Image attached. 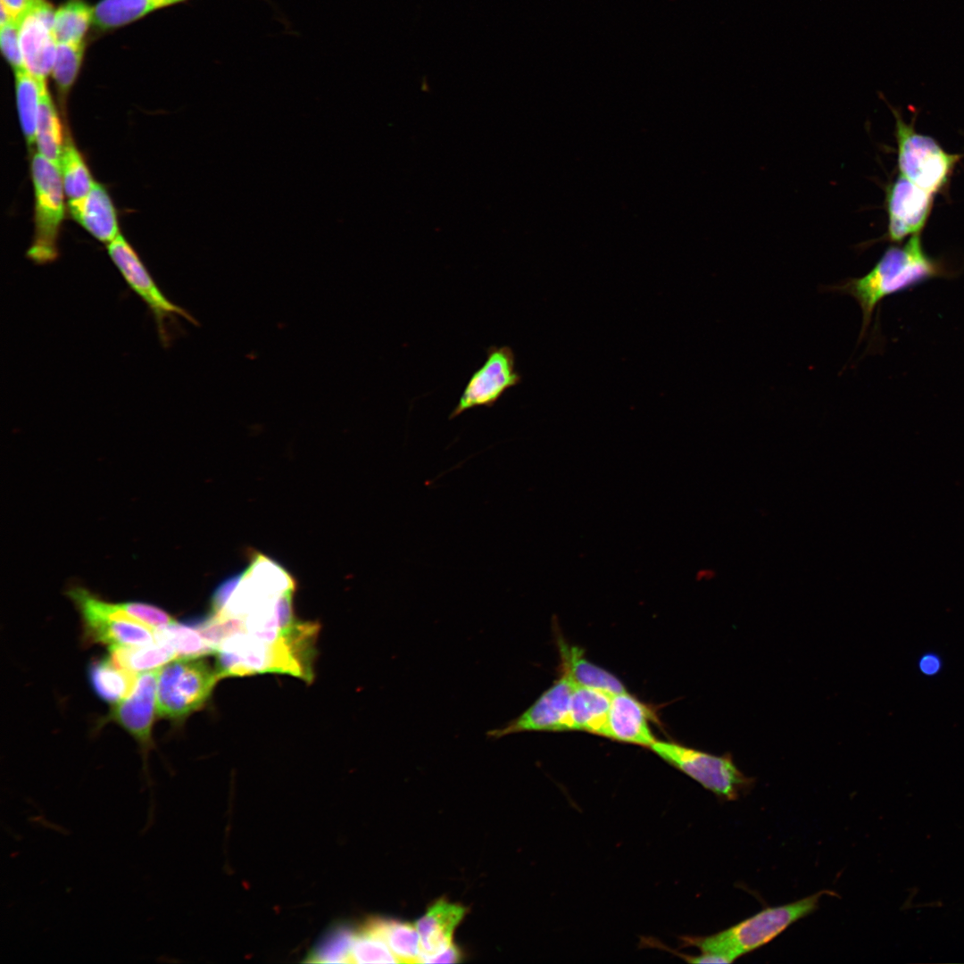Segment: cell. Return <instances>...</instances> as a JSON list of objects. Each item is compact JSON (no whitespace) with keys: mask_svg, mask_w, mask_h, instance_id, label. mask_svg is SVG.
I'll list each match as a JSON object with an SVG mask.
<instances>
[{"mask_svg":"<svg viewBox=\"0 0 964 964\" xmlns=\"http://www.w3.org/2000/svg\"><path fill=\"white\" fill-rule=\"evenodd\" d=\"M88 635L96 642L112 645L138 646L155 642L154 632L140 623L128 620H85Z\"/></svg>","mask_w":964,"mask_h":964,"instance_id":"cell-22","label":"cell"},{"mask_svg":"<svg viewBox=\"0 0 964 964\" xmlns=\"http://www.w3.org/2000/svg\"><path fill=\"white\" fill-rule=\"evenodd\" d=\"M823 890L796 902L769 907L736 925L705 937L685 938L686 944L701 950L697 956L684 955L691 963H732L737 958L767 944L789 926L818 909Z\"/></svg>","mask_w":964,"mask_h":964,"instance_id":"cell-3","label":"cell"},{"mask_svg":"<svg viewBox=\"0 0 964 964\" xmlns=\"http://www.w3.org/2000/svg\"><path fill=\"white\" fill-rule=\"evenodd\" d=\"M386 942L397 962H421L420 936L416 927L410 923L386 919L367 922Z\"/></svg>","mask_w":964,"mask_h":964,"instance_id":"cell-21","label":"cell"},{"mask_svg":"<svg viewBox=\"0 0 964 964\" xmlns=\"http://www.w3.org/2000/svg\"><path fill=\"white\" fill-rule=\"evenodd\" d=\"M650 714L644 703L626 691L614 694L603 736L650 747L656 741L649 726Z\"/></svg>","mask_w":964,"mask_h":964,"instance_id":"cell-14","label":"cell"},{"mask_svg":"<svg viewBox=\"0 0 964 964\" xmlns=\"http://www.w3.org/2000/svg\"><path fill=\"white\" fill-rule=\"evenodd\" d=\"M160 669L137 676L130 694L115 707L112 718L139 743L148 744L157 713V680Z\"/></svg>","mask_w":964,"mask_h":964,"instance_id":"cell-13","label":"cell"},{"mask_svg":"<svg viewBox=\"0 0 964 964\" xmlns=\"http://www.w3.org/2000/svg\"><path fill=\"white\" fill-rule=\"evenodd\" d=\"M461 954L455 945H451L442 953L434 957L429 963H454L461 960Z\"/></svg>","mask_w":964,"mask_h":964,"instance_id":"cell-32","label":"cell"},{"mask_svg":"<svg viewBox=\"0 0 964 964\" xmlns=\"http://www.w3.org/2000/svg\"><path fill=\"white\" fill-rule=\"evenodd\" d=\"M54 11L47 0H29L17 18L24 68L39 80H46L55 60Z\"/></svg>","mask_w":964,"mask_h":964,"instance_id":"cell-10","label":"cell"},{"mask_svg":"<svg viewBox=\"0 0 964 964\" xmlns=\"http://www.w3.org/2000/svg\"><path fill=\"white\" fill-rule=\"evenodd\" d=\"M347 962L395 963L397 961L383 938L366 923L361 930L352 932Z\"/></svg>","mask_w":964,"mask_h":964,"instance_id":"cell-29","label":"cell"},{"mask_svg":"<svg viewBox=\"0 0 964 964\" xmlns=\"http://www.w3.org/2000/svg\"><path fill=\"white\" fill-rule=\"evenodd\" d=\"M59 168L68 202L85 197L96 183L85 158L79 151L69 132L65 133Z\"/></svg>","mask_w":964,"mask_h":964,"instance_id":"cell-23","label":"cell"},{"mask_svg":"<svg viewBox=\"0 0 964 964\" xmlns=\"http://www.w3.org/2000/svg\"><path fill=\"white\" fill-rule=\"evenodd\" d=\"M900 175L933 195L948 185L960 155L950 154L931 137L918 133L893 110Z\"/></svg>","mask_w":964,"mask_h":964,"instance_id":"cell-6","label":"cell"},{"mask_svg":"<svg viewBox=\"0 0 964 964\" xmlns=\"http://www.w3.org/2000/svg\"><path fill=\"white\" fill-rule=\"evenodd\" d=\"M155 642L170 645L177 659L201 658L215 654V649L205 640L195 625L176 621L154 631Z\"/></svg>","mask_w":964,"mask_h":964,"instance_id":"cell-28","label":"cell"},{"mask_svg":"<svg viewBox=\"0 0 964 964\" xmlns=\"http://www.w3.org/2000/svg\"><path fill=\"white\" fill-rule=\"evenodd\" d=\"M68 208L72 218L100 242L109 244L120 234L112 197L96 181L85 197L68 202Z\"/></svg>","mask_w":964,"mask_h":964,"instance_id":"cell-16","label":"cell"},{"mask_svg":"<svg viewBox=\"0 0 964 964\" xmlns=\"http://www.w3.org/2000/svg\"><path fill=\"white\" fill-rule=\"evenodd\" d=\"M85 44L58 43L51 75L62 98L74 85L83 62Z\"/></svg>","mask_w":964,"mask_h":964,"instance_id":"cell-30","label":"cell"},{"mask_svg":"<svg viewBox=\"0 0 964 964\" xmlns=\"http://www.w3.org/2000/svg\"><path fill=\"white\" fill-rule=\"evenodd\" d=\"M486 354L485 362L467 381L450 420L469 410L493 407L507 390L521 382L511 347L490 345Z\"/></svg>","mask_w":964,"mask_h":964,"instance_id":"cell-9","label":"cell"},{"mask_svg":"<svg viewBox=\"0 0 964 964\" xmlns=\"http://www.w3.org/2000/svg\"><path fill=\"white\" fill-rule=\"evenodd\" d=\"M159 8L156 0H100L93 7L94 25L101 30L118 29Z\"/></svg>","mask_w":964,"mask_h":964,"instance_id":"cell-26","label":"cell"},{"mask_svg":"<svg viewBox=\"0 0 964 964\" xmlns=\"http://www.w3.org/2000/svg\"><path fill=\"white\" fill-rule=\"evenodd\" d=\"M64 140L61 119L45 80L41 84L35 140L37 153L59 166Z\"/></svg>","mask_w":964,"mask_h":964,"instance_id":"cell-19","label":"cell"},{"mask_svg":"<svg viewBox=\"0 0 964 964\" xmlns=\"http://www.w3.org/2000/svg\"><path fill=\"white\" fill-rule=\"evenodd\" d=\"M575 686L572 680L562 674L525 711L503 726L488 731L487 736L499 739L522 732L569 730V702Z\"/></svg>","mask_w":964,"mask_h":964,"instance_id":"cell-11","label":"cell"},{"mask_svg":"<svg viewBox=\"0 0 964 964\" xmlns=\"http://www.w3.org/2000/svg\"><path fill=\"white\" fill-rule=\"evenodd\" d=\"M649 748L662 760L683 771L727 801L736 800L748 792L754 779L746 777L729 753L713 755L678 744L656 740Z\"/></svg>","mask_w":964,"mask_h":964,"instance_id":"cell-7","label":"cell"},{"mask_svg":"<svg viewBox=\"0 0 964 964\" xmlns=\"http://www.w3.org/2000/svg\"><path fill=\"white\" fill-rule=\"evenodd\" d=\"M34 187V236L27 257L47 264L58 257V240L64 218V189L59 166L36 153L31 159Z\"/></svg>","mask_w":964,"mask_h":964,"instance_id":"cell-4","label":"cell"},{"mask_svg":"<svg viewBox=\"0 0 964 964\" xmlns=\"http://www.w3.org/2000/svg\"><path fill=\"white\" fill-rule=\"evenodd\" d=\"M88 675L98 696L115 704L130 694L137 678L134 672L117 668L110 658L91 664Z\"/></svg>","mask_w":964,"mask_h":964,"instance_id":"cell-24","label":"cell"},{"mask_svg":"<svg viewBox=\"0 0 964 964\" xmlns=\"http://www.w3.org/2000/svg\"><path fill=\"white\" fill-rule=\"evenodd\" d=\"M318 628L299 627L274 643L261 641L240 630L217 647L216 667L222 678L266 672L290 674L311 682Z\"/></svg>","mask_w":964,"mask_h":964,"instance_id":"cell-2","label":"cell"},{"mask_svg":"<svg viewBox=\"0 0 964 964\" xmlns=\"http://www.w3.org/2000/svg\"><path fill=\"white\" fill-rule=\"evenodd\" d=\"M29 3V0H1V4L5 6L15 19L23 12Z\"/></svg>","mask_w":964,"mask_h":964,"instance_id":"cell-33","label":"cell"},{"mask_svg":"<svg viewBox=\"0 0 964 964\" xmlns=\"http://www.w3.org/2000/svg\"><path fill=\"white\" fill-rule=\"evenodd\" d=\"M952 270L924 250L920 233L902 245H891L873 268L860 278H851L827 287L826 290L851 295L862 313L860 339L866 334L873 313L881 301L936 278L952 277Z\"/></svg>","mask_w":964,"mask_h":964,"instance_id":"cell-1","label":"cell"},{"mask_svg":"<svg viewBox=\"0 0 964 964\" xmlns=\"http://www.w3.org/2000/svg\"><path fill=\"white\" fill-rule=\"evenodd\" d=\"M0 46L3 56L13 71L25 69L17 19L0 25Z\"/></svg>","mask_w":964,"mask_h":964,"instance_id":"cell-31","label":"cell"},{"mask_svg":"<svg viewBox=\"0 0 964 964\" xmlns=\"http://www.w3.org/2000/svg\"><path fill=\"white\" fill-rule=\"evenodd\" d=\"M222 678L216 665L200 658L176 659L162 667L157 680V712L183 719L207 701Z\"/></svg>","mask_w":964,"mask_h":964,"instance_id":"cell-5","label":"cell"},{"mask_svg":"<svg viewBox=\"0 0 964 964\" xmlns=\"http://www.w3.org/2000/svg\"><path fill=\"white\" fill-rule=\"evenodd\" d=\"M612 695L602 690L576 686L569 702V730L604 735Z\"/></svg>","mask_w":964,"mask_h":964,"instance_id":"cell-17","label":"cell"},{"mask_svg":"<svg viewBox=\"0 0 964 964\" xmlns=\"http://www.w3.org/2000/svg\"><path fill=\"white\" fill-rule=\"evenodd\" d=\"M15 96L18 116L22 133L29 146L36 140L37 123L40 104L41 84L25 69L14 71Z\"/></svg>","mask_w":964,"mask_h":964,"instance_id":"cell-27","label":"cell"},{"mask_svg":"<svg viewBox=\"0 0 964 964\" xmlns=\"http://www.w3.org/2000/svg\"><path fill=\"white\" fill-rule=\"evenodd\" d=\"M107 251L128 286L150 310L156 323L159 338L164 345L170 340L167 325L170 320H174L179 316L189 322L196 323L194 317L186 310L164 295L136 250L122 234L107 244Z\"/></svg>","mask_w":964,"mask_h":964,"instance_id":"cell-8","label":"cell"},{"mask_svg":"<svg viewBox=\"0 0 964 964\" xmlns=\"http://www.w3.org/2000/svg\"><path fill=\"white\" fill-rule=\"evenodd\" d=\"M177 659L168 644L154 642L145 645L110 646V660L119 669L136 672L150 671Z\"/></svg>","mask_w":964,"mask_h":964,"instance_id":"cell-20","label":"cell"},{"mask_svg":"<svg viewBox=\"0 0 964 964\" xmlns=\"http://www.w3.org/2000/svg\"><path fill=\"white\" fill-rule=\"evenodd\" d=\"M465 915V908L445 899L435 902L416 923L421 962L429 963L453 945V935Z\"/></svg>","mask_w":964,"mask_h":964,"instance_id":"cell-15","label":"cell"},{"mask_svg":"<svg viewBox=\"0 0 964 964\" xmlns=\"http://www.w3.org/2000/svg\"><path fill=\"white\" fill-rule=\"evenodd\" d=\"M934 195L900 175L886 191L887 238L899 243L920 233L931 212Z\"/></svg>","mask_w":964,"mask_h":964,"instance_id":"cell-12","label":"cell"},{"mask_svg":"<svg viewBox=\"0 0 964 964\" xmlns=\"http://www.w3.org/2000/svg\"><path fill=\"white\" fill-rule=\"evenodd\" d=\"M920 668L925 673L933 674L937 671L939 662L935 657L927 656L922 659Z\"/></svg>","mask_w":964,"mask_h":964,"instance_id":"cell-34","label":"cell"},{"mask_svg":"<svg viewBox=\"0 0 964 964\" xmlns=\"http://www.w3.org/2000/svg\"><path fill=\"white\" fill-rule=\"evenodd\" d=\"M161 7H167L175 4L185 2L187 0H156Z\"/></svg>","mask_w":964,"mask_h":964,"instance_id":"cell-35","label":"cell"},{"mask_svg":"<svg viewBox=\"0 0 964 964\" xmlns=\"http://www.w3.org/2000/svg\"><path fill=\"white\" fill-rule=\"evenodd\" d=\"M94 24L93 7L84 0H68L54 11V33L58 43L85 44Z\"/></svg>","mask_w":964,"mask_h":964,"instance_id":"cell-25","label":"cell"},{"mask_svg":"<svg viewBox=\"0 0 964 964\" xmlns=\"http://www.w3.org/2000/svg\"><path fill=\"white\" fill-rule=\"evenodd\" d=\"M562 674L569 677L578 686H585L617 694L626 691L624 685L611 673L587 661L583 651L569 645L563 639L558 640Z\"/></svg>","mask_w":964,"mask_h":964,"instance_id":"cell-18","label":"cell"}]
</instances>
